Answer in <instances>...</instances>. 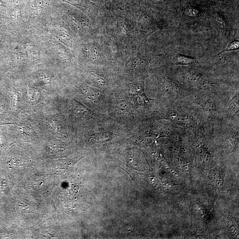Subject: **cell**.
I'll list each match as a JSON object with an SVG mask.
<instances>
[{
    "mask_svg": "<svg viewBox=\"0 0 239 239\" xmlns=\"http://www.w3.org/2000/svg\"><path fill=\"white\" fill-rule=\"evenodd\" d=\"M196 61L195 59L189 57L182 55H177L174 59V63L178 65H189L193 63Z\"/></svg>",
    "mask_w": 239,
    "mask_h": 239,
    "instance_id": "1",
    "label": "cell"
},
{
    "mask_svg": "<svg viewBox=\"0 0 239 239\" xmlns=\"http://www.w3.org/2000/svg\"><path fill=\"white\" fill-rule=\"evenodd\" d=\"M239 42L237 41L232 42L227 47V48L224 51H231L237 50L239 48Z\"/></svg>",
    "mask_w": 239,
    "mask_h": 239,
    "instance_id": "2",
    "label": "cell"
},
{
    "mask_svg": "<svg viewBox=\"0 0 239 239\" xmlns=\"http://www.w3.org/2000/svg\"><path fill=\"white\" fill-rule=\"evenodd\" d=\"M187 15L191 16H195V15H197V13H198L195 10H194L193 11H191H191H187Z\"/></svg>",
    "mask_w": 239,
    "mask_h": 239,
    "instance_id": "3",
    "label": "cell"
},
{
    "mask_svg": "<svg viewBox=\"0 0 239 239\" xmlns=\"http://www.w3.org/2000/svg\"><path fill=\"white\" fill-rule=\"evenodd\" d=\"M125 102H122V104H121V105H125ZM126 107H127V106H118V107H119V108H122H122H123V109H125V108H126Z\"/></svg>",
    "mask_w": 239,
    "mask_h": 239,
    "instance_id": "4",
    "label": "cell"
}]
</instances>
